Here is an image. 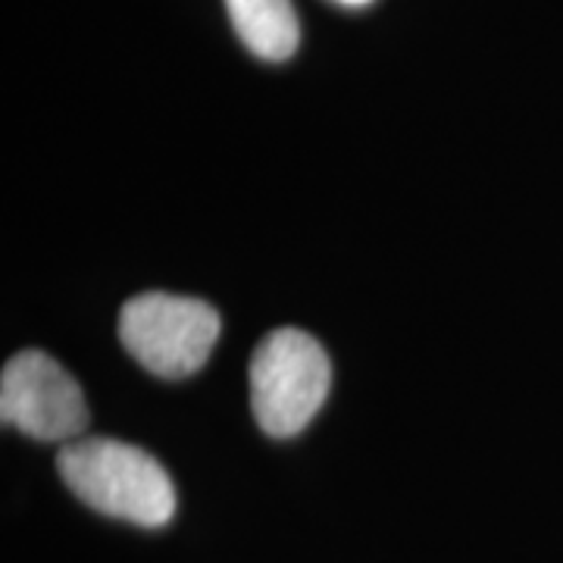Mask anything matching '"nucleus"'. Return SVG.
<instances>
[{
	"label": "nucleus",
	"instance_id": "obj_6",
	"mask_svg": "<svg viewBox=\"0 0 563 563\" xmlns=\"http://www.w3.org/2000/svg\"><path fill=\"white\" fill-rule=\"evenodd\" d=\"M344 7H366V3H373V0H339Z\"/></svg>",
	"mask_w": 563,
	"mask_h": 563
},
{
	"label": "nucleus",
	"instance_id": "obj_2",
	"mask_svg": "<svg viewBox=\"0 0 563 563\" xmlns=\"http://www.w3.org/2000/svg\"><path fill=\"white\" fill-rule=\"evenodd\" d=\"M332 363L301 329L269 332L251 361V407L266 435L291 439L329 398Z\"/></svg>",
	"mask_w": 563,
	"mask_h": 563
},
{
	"label": "nucleus",
	"instance_id": "obj_3",
	"mask_svg": "<svg viewBox=\"0 0 563 563\" xmlns=\"http://www.w3.org/2000/svg\"><path fill=\"white\" fill-rule=\"evenodd\" d=\"M220 339V313L201 298L147 291L129 298L120 313V342L163 379H185L210 361Z\"/></svg>",
	"mask_w": 563,
	"mask_h": 563
},
{
	"label": "nucleus",
	"instance_id": "obj_5",
	"mask_svg": "<svg viewBox=\"0 0 563 563\" xmlns=\"http://www.w3.org/2000/svg\"><path fill=\"white\" fill-rule=\"evenodd\" d=\"M225 10L235 35L254 57L282 63L298 51L301 25L291 0H225Z\"/></svg>",
	"mask_w": 563,
	"mask_h": 563
},
{
	"label": "nucleus",
	"instance_id": "obj_4",
	"mask_svg": "<svg viewBox=\"0 0 563 563\" xmlns=\"http://www.w3.org/2000/svg\"><path fill=\"white\" fill-rule=\"evenodd\" d=\"M0 420L29 439L69 444L88 429V401L54 357L20 351L0 373Z\"/></svg>",
	"mask_w": 563,
	"mask_h": 563
},
{
	"label": "nucleus",
	"instance_id": "obj_1",
	"mask_svg": "<svg viewBox=\"0 0 563 563\" xmlns=\"http://www.w3.org/2000/svg\"><path fill=\"white\" fill-rule=\"evenodd\" d=\"M57 470L66 488L103 517L154 529L176 514L169 473L135 444L81 435L63 444Z\"/></svg>",
	"mask_w": 563,
	"mask_h": 563
}]
</instances>
